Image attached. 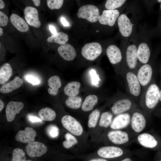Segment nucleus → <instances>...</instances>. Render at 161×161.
I'll return each mask as SVG.
<instances>
[{"instance_id":"42","label":"nucleus","mask_w":161,"mask_h":161,"mask_svg":"<svg viewBox=\"0 0 161 161\" xmlns=\"http://www.w3.org/2000/svg\"><path fill=\"white\" fill-rule=\"evenodd\" d=\"M27 117L28 120L32 123H42L43 121L41 118L29 114Z\"/></svg>"},{"instance_id":"5","label":"nucleus","mask_w":161,"mask_h":161,"mask_svg":"<svg viewBox=\"0 0 161 161\" xmlns=\"http://www.w3.org/2000/svg\"><path fill=\"white\" fill-rule=\"evenodd\" d=\"M77 15L78 18L85 19L90 22L94 23L98 20L100 12L95 6L88 4L80 7Z\"/></svg>"},{"instance_id":"37","label":"nucleus","mask_w":161,"mask_h":161,"mask_svg":"<svg viewBox=\"0 0 161 161\" xmlns=\"http://www.w3.org/2000/svg\"><path fill=\"white\" fill-rule=\"evenodd\" d=\"M47 4L49 8L51 10L58 9L62 6L63 0H47Z\"/></svg>"},{"instance_id":"21","label":"nucleus","mask_w":161,"mask_h":161,"mask_svg":"<svg viewBox=\"0 0 161 161\" xmlns=\"http://www.w3.org/2000/svg\"><path fill=\"white\" fill-rule=\"evenodd\" d=\"M131 102L129 99L120 100L114 104L111 110L114 114H119L129 110L131 108Z\"/></svg>"},{"instance_id":"51","label":"nucleus","mask_w":161,"mask_h":161,"mask_svg":"<svg viewBox=\"0 0 161 161\" xmlns=\"http://www.w3.org/2000/svg\"><path fill=\"white\" fill-rule=\"evenodd\" d=\"M159 100L161 101V90L160 91L159 95Z\"/></svg>"},{"instance_id":"8","label":"nucleus","mask_w":161,"mask_h":161,"mask_svg":"<svg viewBox=\"0 0 161 161\" xmlns=\"http://www.w3.org/2000/svg\"><path fill=\"white\" fill-rule=\"evenodd\" d=\"M160 92L156 84H152L149 86L145 95V103L148 108L153 109L157 105L159 100Z\"/></svg>"},{"instance_id":"50","label":"nucleus","mask_w":161,"mask_h":161,"mask_svg":"<svg viewBox=\"0 0 161 161\" xmlns=\"http://www.w3.org/2000/svg\"><path fill=\"white\" fill-rule=\"evenodd\" d=\"M3 34V30L0 27V36H1Z\"/></svg>"},{"instance_id":"30","label":"nucleus","mask_w":161,"mask_h":161,"mask_svg":"<svg viewBox=\"0 0 161 161\" xmlns=\"http://www.w3.org/2000/svg\"><path fill=\"white\" fill-rule=\"evenodd\" d=\"M38 114L40 118L45 121H52L56 117L55 111L48 107L41 109L39 111Z\"/></svg>"},{"instance_id":"47","label":"nucleus","mask_w":161,"mask_h":161,"mask_svg":"<svg viewBox=\"0 0 161 161\" xmlns=\"http://www.w3.org/2000/svg\"><path fill=\"white\" fill-rule=\"evenodd\" d=\"M4 103L3 101L0 100V111L1 112L4 108Z\"/></svg>"},{"instance_id":"22","label":"nucleus","mask_w":161,"mask_h":161,"mask_svg":"<svg viewBox=\"0 0 161 161\" xmlns=\"http://www.w3.org/2000/svg\"><path fill=\"white\" fill-rule=\"evenodd\" d=\"M23 83V80L16 76L12 80L3 85L0 88V91L4 94L10 93L19 88Z\"/></svg>"},{"instance_id":"19","label":"nucleus","mask_w":161,"mask_h":161,"mask_svg":"<svg viewBox=\"0 0 161 161\" xmlns=\"http://www.w3.org/2000/svg\"><path fill=\"white\" fill-rule=\"evenodd\" d=\"M126 79L131 93L136 96H139L140 92V82L136 75L129 72L126 74Z\"/></svg>"},{"instance_id":"17","label":"nucleus","mask_w":161,"mask_h":161,"mask_svg":"<svg viewBox=\"0 0 161 161\" xmlns=\"http://www.w3.org/2000/svg\"><path fill=\"white\" fill-rule=\"evenodd\" d=\"M107 137L112 143L116 144H122L127 142L129 140L127 133L120 130L111 131L108 133Z\"/></svg>"},{"instance_id":"41","label":"nucleus","mask_w":161,"mask_h":161,"mask_svg":"<svg viewBox=\"0 0 161 161\" xmlns=\"http://www.w3.org/2000/svg\"><path fill=\"white\" fill-rule=\"evenodd\" d=\"M90 74L92 77V84L95 85L98 84L100 79L98 75H97L96 71L94 69H92L90 71Z\"/></svg>"},{"instance_id":"48","label":"nucleus","mask_w":161,"mask_h":161,"mask_svg":"<svg viewBox=\"0 0 161 161\" xmlns=\"http://www.w3.org/2000/svg\"><path fill=\"white\" fill-rule=\"evenodd\" d=\"M5 6V4L4 1L2 0H0V9L3 8Z\"/></svg>"},{"instance_id":"26","label":"nucleus","mask_w":161,"mask_h":161,"mask_svg":"<svg viewBox=\"0 0 161 161\" xmlns=\"http://www.w3.org/2000/svg\"><path fill=\"white\" fill-rule=\"evenodd\" d=\"M80 83L78 81H72L68 83L64 88L65 95L69 97L77 96L79 92Z\"/></svg>"},{"instance_id":"36","label":"nucleus","mask_w":161,"mask_h":161,"mask_svg":"<svg viewBox=\"0 0 161 161\" xmlns=\"http://www.w3.org/2000/svg\"><path fill=\"white\" fill-rule=\"evenodd\" d=\"M26 159L25 153L22 149L16 148L13 151L12 161H26Z\"/></svg>"},{"instance_id":"6","label":"nucleus","mask_w":161,"mask_h":161,"mask_svg":"<svg viewBox=\"0 0 161 161\" xmlns=\"http://www.w3.org/2000/svg\"><path fill=\"white\" fill-rule=\"evenodd\" d=\"M102 49L100 44L96 42L85 44L81 50L82 56L86 59L93 61L101 54Z\"/></svg>"},{"instance_id":"23","label":"nucleus","mask_w":161,"mask_h":161,"mask_svg":"<svg viewBox=\"0 0 161 161\" xmlns=\"http://www.w3.org/2000/svg\"><path fill=\"white\" fill-rule=\"evenodd\" d=\"M139 143L143 146L149 148L155 147L158 143L155 138L151 135L147 133L141 134L137 137Z\"/></svg>"},{"instance_id":"11","label":"nucleus","mask_w":161,"mask_h":161,"mask_svg":"<svg viewBox=\"0 0 161 161\" xmlns=\"http://www.w3.org/2000/svg\"><path fill=\"white\" fill-rule=\"evenodd\" d=\"M24 13L25 18L29 25L36 28L40 26L41 22L39 20L38 12L35 8L27 6L24 9Z\"/></svg>"},{"instance_id":"39","label":"nucleus","mask_w":161,"mask_h":161,"mask_svg":"<svg viewBox=\"0 0 161 161\" xmlns=\"http://www.w3.org/2000/svg\"><path fill=\"white\" fill-rule=\"evenodd\" d=\"M8 21L7 16L4 13L0 11V26L4 27L6 26Z\"/></svg>"},{"instance_id":"45","label":"nucleus","mask_w":161,"mask_h":161,"mask_svg":"<svg viewBox=\"0 0 161 161\" xmlns=\"http://www.w3.org/2000/svg\"><path fill=\"white\" fill-rule=\"evenodd\" d=\"M89 161H107L106 160L103 158H95L90 160Z\"/></svg>"},{"instance_id":"24","label":"nucleus","mask_w":161,"mask_h":161,"mask_svg":"<svg viewBox=\"0 0 161 161\" xmlns=\"http://www.w3.org/2000/svg\"><path fill=\"white\" fill-rule=\"evenodd\" d=\"M10 19L13 25L18 30L21 32L27 31L29 27L25 20L21 17L15 14H12Z\"/></svg>"},{"instance_id":"10","label":"nucleus","mask_w":161,"mask_h":161,"mask_svg":"<svg viewBox=\"0 0 161 161\" xmlns=\"http://www.w3.org/2000/svg\"><path fill=\"white\" fill-rule=\"evenodd\" d=\"M97 154L100 157L104 158H113L119 157L123 154L122 149L114 146H105L100 148Z\"/></svg>"},{"instance_id":"3","label":"nucleus","mask_w":161,"mask_h":161,"mask_svg":"<svg viewBox=\"0 0 161 161\" xmlns=\"http://www.w3.org/2000/svg\"><path fill=\"white\" fill-rule=\"evenodd\" d=\"M137 32L130 39L125 49L126 59L127 64L131 69L134 68L138 59Z\"/></svg>"},{"instance_id":"46","label":"nucleus","mask_w":161,"mask_h":161,"mask_svg":"<svg viewBox=\"0 0 161 161\" xmlns=\"http://www.w3.org/2000/svg\"><path fill=\"white\" fill-rule=\"evenodd\" d=\"M34 5L36 6H38L40 4V0H32Z\"/></svg>"},{"instance_id":"16","label":"nucleus","mask_w":161,"mask_h":161,"mask_svg":"<svg viewBox=\"0 0 161 161\" xmlns=\"http://www.w3.org/2000/svg\"><path fill=\"white\" fill-rule=\"evenodd\" d=\"M106 55L110 62L113 64L120 63L122 59L120 49L116 45L112 44L109 45L106 50Z\"/></svg>"},{"instance_id":"40","label":"nucleus","mask_w":161,"mask_h":161,"mask_svg":"<svg viewBox=\"0 0 161 161\" xmlns=\"http://www.w3.org/2000/svg\"><path fill=\"white\" fill-rule=\"evenodd\" d=\"M25 79L28 82L33 85H38L40 83L38 78L31 75H27L25 76Z\"/></svg>"},{"instance_id":"33","label":"nucleus","mask_w":161,"mask_h":161,"mask_svg":"<svg viewBox=\"0 0 161 161\" xmlns=\"http://www.w3.org/2000/svg\"><path fill=\"white\" fill-rule=\"evenodd\" d=\"M113 115L108 112L102 113L100 119L99 125L102 127L107 128L111 125L112 121Z\"/></svg>"},{"instance_id":"38","label":"nucleus","mask_w":161,"mask_h":161,"mask_svg":"<svg viewBox=\"0 0 161 161\" xmlns=\"http://www.w3.org/2000/svg\"><path fill=\"white\" fill-rule=\"evenodd\" d=\"M47 132L49 136L52 137H55L58 134V129L56 126L51 125L47 129Z\"/></svg>"},{"instance_id":"35","label":"nucleus","mask_w":161,"mask_h":161,"mask_svg":"<svg viewBox=\"0 0 161 161\" xmlns=\"http://www.w3.org/2000/svg\"><path fill=\"white\" fill-rule=\"evenodd\" d=\"M65 140L63 143L64 147L69 149L78 143V141L74 135L70 133H67L65 136Z\"/></svg>"},{"instance_id":"28","label":"nucleus","mask_w":161,"mask_h":161,"mask_svg":"<svg viewBox=\"0 0 161 161\" xmlns=\"http://www.w3.org/2000/svg\"><path fill=\"white\" fill-rule=\"evenodd\" d=\"M12 69L8 63L3 64L0 68V83L3 84L8 80L12 74Z\"/></svg>"},{"instance_id":"52","label":"nucleus","mask_w":161,"mask_h":161,"mask_svg":"<svg viewBox=\"0 0 161 161\" xmlns=\"http://www.w3.org/2000/svg\"><path fill=\"white\" fill-rule=\"evenodd\" d=\"M160 10H161V4H160Z\"/></svg>"},{"instance_id":"25","label":"nucleus","mask_w":161,"mask_h":161,"mask_svg":"<svg viewBox=\"0 0 161 161\" xmlns=\"http://www.w3.org/2000/svg\"><path fill=\"white\" fill-rule=\"evenodd\" d=\"M49 88L48 89V92L52 96L57 95L59 89L61 86V82L59 77L54 75L50 78L48 81Z\"/></svg>"},{"instance_id":"55","label":"nucleus","mask_w":161,"mask_h":161,"mask_svg":"<svg viewBox=\"0 0 161 161\" xmlns=\"http://www.w3.org/2000/svg\"><path fill=\"white\" fill-rule=\"evenodd\" d=\"M160 161H161V160Z\"/></svg>"},{"instance_id":"49","label":"nucleus","mask_w":161,"mask_h":161,"mask_svg":"<svg viewBox=\"0 0 161 161\" xmlns=\"http://www.w3.org/2000/svg\"><path fill=\"white\" fill-rule=\"evenodd\" d=\"M120 161H132V160L130 158H126L123 159Z\"/></svg>"},{"instance_id":"4","label":"nucleus","mask_w":161,"mask_h":161,"mask_svg":"<svg viewBox=\"0 0 161 161\" xmlns=\"http://www.w3.org/2000/svg\"><path fill=\"white\" fill-rule=\"evenodd\" d=\"M63 126L74 136H80L83 132V128L81 123L75 118L70 115L63 116L61 119Z\"/></svg>"},{"instance_id":"34","label":"nucleus","mask_w":161,"mask_h":161,"mask_svg":"<svg viewBox=\"0 0 161 161\" xmlns=\"http://www.w3.org/2000/svg\"><path fill=\"white\" fill-rule=\"evenodd\" d=\"M100 115V111L96 109L89 114L88 121V126L89 128H95L97 123Z\"/></svg>"},{"instance_id":"12","label":"nucleus","mask_w":161,"mask_h":161,"mask_svg":"<svg viewBox=\"0 0 161 161\" xmlns=\"http://www.w3.org/2000/svg\"><path fill=\"white\" fill-rule=\"evenodd\" d=\"M24 107V104L21 102L11 101L9 102L5 110L7 120L9 122L13 121L16 114H19Z\"/></svg>"},{"instance_id":"20","label":"nucleus","mask_w":161,"mask_h":161,"mask_svg":"<svg viewBox=\"0 0 161 161\" xmlns=\"http://www.w3.org/2000/svg\"><path fill=\"white\" fill-rule=\"evenodd\" d=\"M146 120L141 113L136 112L132 115L131 119V126L132 129L136 132L142 131L146 125Z\"/></svg>"},{"instance_id":"31","label":"nucleus","mask_w":161,"mask_h":161,"mask_svg":"<svg viewBox=\"0 0 161 161\" xmlns=\"http://www.w3.org/2000/svg\"><path fill=\"white\" fill-rule=\"evenodd\" d=\"M127 0H107L105 4L106 10H114L117 9L124 7L127 4Z\"/></svg>"},{"instance_id":"54","label":"nucleus","mask_w":161,"mask_h":161,"mask_svg":"<svg viewBox=\"0 0 161 161\" xmlns=\"http://www.w3.org/2000/svg\"><path fill=\"white\" fill-rule=\"evenodd\" d=\"M96 31L97 32H98V30H97Z\"/></svg>"},{"instance_id":"43","label":"nucleus","mask_w":161,"mask_h":161,"mask_svg":"<svg viewBox=\"0 0 161 161\" xmlns=\"http://www.w3.org/2000/svg\"><path fill=\"white\" fill-rule=\"evenodd\" d=\"M61 21L63 25L65 26H68L69 24L64 18L62 17L61 18Z\"/></svg>"},{"instance_id":"29","label":"nucleus","mask_w":161,"mask_h":161,"mask_svg":"<svg viewBox=\"0 0 161 161\" xmlns=\"http://www.w3.org/2000/svg\"><path fill=\"white\" fill-rule=\"evenodd\" d=\"M68 39V36L66 34L59 32L49 37L47 40L49 42L55 43L61 45L66 44Z\"/></svg>"},{"instance_id":"27","label":"nucleus","mask_w":161,"mask_h":161,"mask_svg":"<svg viewBox=\"0 0 161 161\" xmlns=\"http://www.w3.org/2000/svg\"><path fill=\"white\" fill-rule=\"evenodd\" d=\"M98 101V98L95 95H90L87 96L82 104V110L84 112L91 111L97 104Z\"/></svg>"},{"instance_id":"18","label":"nucleus","mask_w":161,"mask_h":161,"mask_svg":"<svg viewBox=\"0 0 161 161\" xmlns=\"http://www.w3.org/2000/svg\"><path fill=\"white\" fill-rule=\"evenodd\" d=\"M58 51L61 57L67 61L73 60L76 56L75 49L71 45L68 43L60 46L58 48Z\"/></svg>"},{"instance_id":"9","label":"nucleus","mask_w":161,"mask_h":161,"mask_svg":"<svg viewBox=\"0 0 161 161\" xmlns=\"http://www.w3.org/2000/svg\"><path fill=\"white\" fill-rule=\"evenodd\" d=\"M26 149L28 156L33 157L41 156L47 152V149L43 143L33 141L28 144L26 147Z\"/></svg>"},{"instance_id":"13","label":"nucleus","mask_w":161,"mask_h":161,"mask_svg":"<svg viewBox=\"0 0 161 161\" xmlns=\"http://www.w3.org/2000/svg\"><path fill=\"white\" fill-rule=\"evenodd\" d=\"M152 74V69L151 65L146 64L142 66L137 73V77L142 86H146L150 82Z\"/></svg>"},{"instance_id":"1","label":"nucleus","mask_w":161,"mask_h":161,"mask_svg":"<svg viewBox=\"0 0 161 161\" xmlns=\"http://www.w3.org/2000/svg\"><path fill=\"white\" fill-rule=\"evenodd\" d=\"M133 10L131 16V10L120 14L117 20V24L119 32L122 38V46L125 50L130 39L137 32L138 17Z\"/></svg>"},{"instance_id":"44","label":"nucleus","mask_w":161,"mask_h":161,"mask_svg":"<svg viewBox=\"0 0 161 161\" xmlns=\"http://www.w3.org/2000/svg\"><path fill=\"white\" fill-rule=\"evenodd\" d=\"M49 28L50 32L53 35L56 34L57 32L56 29L54 26L50 25Z\"/></svg>"},{"instance_id":"32","label":"nucleus","mask_w":161,"mask_h":161,"mask_svg":"<svg viewBox=\"0 0 161 161\" xmlns=\"http://www.w3.org/2000/svg\"><path fill=\"white\" fill-rule=\"evenodd\" d=\"M82 100L81 97L78 96L69 97L65 101L66 106L69 108L77 109L82 105Z\"/></svg>"},{"instance_id":"15","label":"nucleus","mask_w":161,"mask_h":161,"mask_svg":"<svg viewBox=\"0 0 161 161\" xmlns=\"http://www.w3.org/2000/svg\"><path fill=\"white\" fill-rule=\"evenodd\" d=\"M131 117L128 113H122L116 116L110 125L112 129L118 130L126 127L129 124Z\"/></svg>"},{"instance_id":"2","label":"nucleus","mask_w":161,"mask_h":161,"mask_svg":"<svg viewBox=\"0 0 161 161\" xmlns=\"http://www.w3.org/2000/svg\"><path fill=\"white\" fill-rule=\"evenodd\" d=\"M151 35L150 32L145 25L140 27L137 32L138 59L144 64L148 63L151 56Z\"/></svg>"},{"instance_id":"53","label":"nucleus","mask_w":161,"mask_h":161,"mask_svg":"<svg viewBox=\"0 0 161 161\" xmlns=\"http://www.w3.org/2000/svg\"><path fill=\"white\" fill-rule=\"evenodd\" d=\"M32 161L30 160H27V161Z\"/></svg>"},{"instance_id":"7","label":"nucleus","mask_w":161,"mask_h":161,"mask_svg":"<svg viewBox=\"0 0 161 161\" xmlns=\"http://www.w3.org/2000/svg\"><path fill=\"white\" fill-rule=\"evenodd\" d=\"M120 14L118 10H105L103 11L102 15L99 16L98 20L101 24L112 27L114 25L116 21H117Z\"/></svg>"},{"instance_id":"14","label":"nucleus","mask_w":161,"mask_h":161,"mask_svg":"<svg viewBox=\"0 0 161 161\" xmlns=\"http://www.w3.org/2000/svg\"><path fill=\"white\" fill-rule=\"evenodd\" d=\"M36 135V131L32 128L27 127L24 130H20L18 132L15 139L17 141L29 143L34 141Z\"/></svg>"}]
</instances>
